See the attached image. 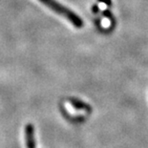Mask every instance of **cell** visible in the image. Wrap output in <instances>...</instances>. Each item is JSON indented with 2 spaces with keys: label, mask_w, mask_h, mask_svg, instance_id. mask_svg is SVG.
Masks as SVG:
<instances>
[{
  "label": "cell",
  "mask_w": 148,
  "mask_h": 148,
  "mask_svg": "<svg viewBox=\"0 0 148 148\" xmlns=\"http://www.w3.org/2000/svg\"><path fill=\"white\" fill-rule=\"evenodd\" d=\"M39 1L43 3L44 5H46L47 7L50 8L53 12H56V14L66 17L75 27L81 28L83 26V21L78 15H77L74 12L69 10L64 6H62L60 3L56 2V0H39Z\"/></svg>",
  "instance_id": "1"
},
{
  "label": "cell",
  "mask_w": 148,
  "mask_h": 148,
  "mask_svg": "<svg viewBox=\"0 0 148 148\" xmlns=\"http://www.w3.org/2000/svg\"><path fill=\"white\" fill-rule=\"evenodd\" d=\"M70 101H71L72 104H73V106L75 107V108H77V109H83V110H87V111H90V110H91L89 105L85 104L84 102L80 101V100L72 99H70Z\"/></svg>",
  "instance_id": "3"
},
{
  "label": "cell",
  "mask_w": 148,
  "mask_h": 148,
  "mask_svg": "<svg viewBox=\"0 0 148 148\" xmlns=\"http://www.w3.org/2000/svg\"><path fill=\"white\" fill-rule=\"evenodd\" d=\"M25 141L27 148H36V140H34V129L33 124H27L25 126Z\"/></svg>",
  "instance_id": "2"
}]
</instances>
